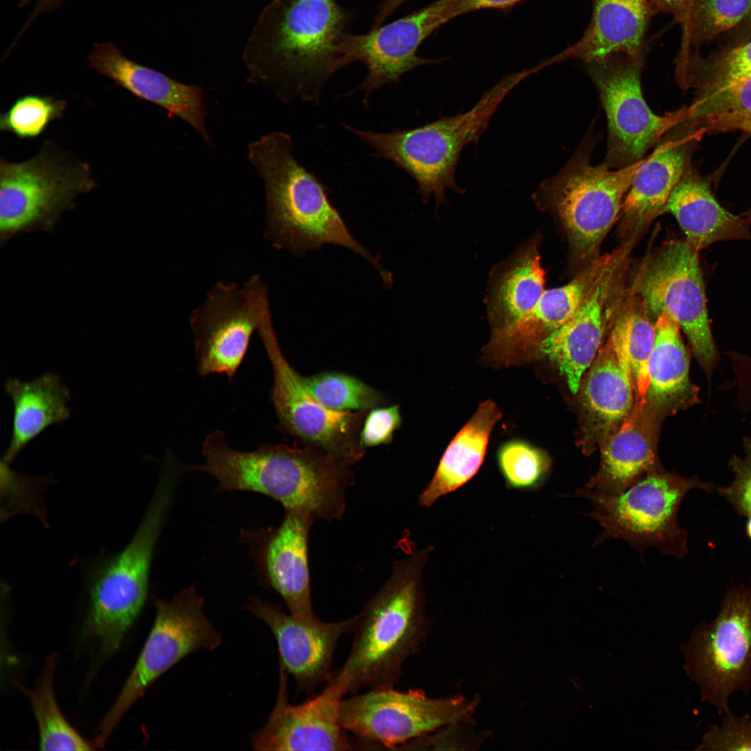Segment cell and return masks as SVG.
<instances>
[{
    "instance_id": "6da1fadb",
    "label": "cell",
    "mask_w": 751,
    "mask_h": 751,
    "mask_svg": "<svg viewBox=\"0 0 751 751\" xmlns=\"http://www.w3.org/2000/svg\"><path fill=\"white\" fill-rule=\"evenodd\" d=\"M351 17L337 0H274L244 55L249 81L284 102H318L339 70V47Z\"/></svg>"
},
{
    "instance_id": "7a4b0ae2",
    "label": "cell",
    "mask_w": 751,
    "mask_h": 751,
    "mask_svg": "<svg viewBox=\"0 0 751 751\" xmlns=\"http://www.w3.org/2000/svg\"><path fill=\"white\" fill-rule=\"evenodd\" d=\"M202 453V464L184 469L212 476L217 492L259 493L284 510L306 512L315 520H338L346 510L353 465L319 449L266 444L243 452L229 447L223 431L216 430L206 437Z\"/></svg>"
},
{
    "instance_id": "3957f363",
    "label": "cell",
    "mask_w": 751,
    "mask_h": 751,
    "mask_svg": "<svg viewBox=\"0 0 751 751\" xmlns=\"http://www.w3.org/2000/svg\"><path fill=\"white\" fill-rule=\"evenodd\" d=\"M289 134L273 131L248 145V157L264 183V236L274 247L301 257L325 244L359 254L389 285L392 277L348 230L327 188L296 160Z\"/></svg>"
},
{
    "instance_id": "277c9868",
    "label": "cell",
    "mask_w": 751,
    "mask_h": 751,
    "mask_svg": "<svg viewBox=\"0 0 751 751\" xmlns=\"http://www.w3.org/2000/svg\"><path fill=\"white\" fill-rule=\"evenodd\" d=\"M432 549L394 561L389 578L357 614L349 654L333 673L347 693L394 687L399 681L423 636V570Z\"/></svg>"
},
{
    "instance_id": "5b68a950",
    "label": "cell",
    "mask_w": 751,
    "mask_h": 751,
    "mask_svg": "<svg viewBox=\"0 0 751 751\" xmlns=\"http://www.w3.org/2000/svg\"><path fill=\"white\" fill-rule=\"evenodd\" d=\"M181 473L177 463L164 462L132 539L120 552L98 556L86 569L84 633L97 640L105 654L120 647L145 603L154 549Z\"/></svg>"
},
{
    "instance_id": "8992f818",
    "label": "cell",
    "mask_w": 751,
    "mask_h": 751,
    "mask_svg": "<svg viewBox=\"0 0 751 751\" xmlns=\"http://www.w3.org/2000/svg\"><path fill=\"white\" fill-rule=\"evenodd\" d=\"M538 67L506 76L469 111L443 116L421 127L390 132L360 130L348 124L344 127L374 150V156L389 160L408 173L416 181L423 202L433 197L437 206L444 205L447 190L460 194L465 191L455 177L464 147L478 142L508 93L540 70Z\"/></svg>"
},
{
    "instance_id": "52a82bcc",
    "label": "cell",
    "mask_w": 751,
    "mask_h": 751,
    "mask_svg": "<svg viewBox=\"0 0 751 751\" xmlns=\"http://www.w3.org/2000/svg\"><path fill=\"white\" fill-rule=\"evenodd\" d=\"M595 139L587 134L556 175L540 183L533 194L538 206L561 223L574 256H595L620 215L622 204L642 161L621 169L591 163Z\"/></svg>"
},
{
    "instance_id": "ba28073f",
    "label": "cell",
    "mask_w": 751,
    "mask_h": 751,
    "mask_svg": "<svg viewBox=\"0 0 751 751\" xmlns=\"http://www.w3.org/2000/svg\"><path fill=\"white\" fill-rule=\"evenodd\" d=\"M96 185L91 168L46 141L31 159L0 160L1 245L26 232L53 229L76 198Z\"/></svg>"
},
{
    "instance_id": "9c48e42d",
    "label": "cell",
    "mask_w": 751,
    "mask_h": 751,
    "mask_svg": "<svg viewBox=\"0 0 751 751\" xmlns=\"http://www.w3.org/2000/svg\"><path fill=\"white\" fill-rule=\"evenodd\" d=\"M204 604L194 585L181 590L170 601L154 599L152 629L117 700L97 730L95 747L105 745L125 713L165 672L194 652L212 650L220 645L221 635L205 615Z\"/></svg>"
},
{
    "instance_id": "30bf717a",
    "label": "cell",
    "mask_w": 751,
    "mask_h": 751,
    "mask_svg": "<svg viewBox=\"0 0 751 751\" xmlns=\"http://www.w3.org/2000/svg\"><path fill=\"white\" fill-rule=\"evenodd\" d=\"M694 485L691 479L654 469L618 494H599L584 487L577 490L576 495L592 504L590 516L603 528L597 541L622 539L639 551L654 547L679 556L684 535L677 513Z\"/></svg>"
},
{
    "instance_id": "8fae6325",
    "label": "cell",
    "mask_w": 751,
    "mask_h": 751,
    "mask_svg": "<svg viewBox=\"0 0 751 751\" xmlns=\"http://www.w3.org/2000/svg\"><path fill=\"white\" fill-rule=\"evenodd\" d=\"M475 702L462 696L432 698L423 691L394 687L369 689L342 700V727L353 734L356 749L399 750L412 740L469 718Z\"/></svg>"
},
{
    "instance_id": "7c38bea8",
    "label": "cell",
    "mask_w": 751,
    "mask_h": 751,
    "mask_svg": "<svg viewBox=\"0 0 751 751\" xmlns=\"http://www.w3.org/2000/svg\"><path fill=\"white\" fill-rule=\"evenodd\" d=\"M586 64L606 115L603 163L609 168L621 169L643 160L664 134L688 118L687 106L662 116L649 108L641 88L643 61L617 53Z\"/></svg>"
},
{
    "instance_id": "4fadbf2b",
    "label": "cell",
    "mask_w": 751,
    "mask_h": 751,
    "mask_svg": "<svg viewBox=\"0 0 751 751\" xmlns=\"http://www.w3.org/2000/svg\"><path fill=\"white\" fill-rule=\"evenodd\" d=\"M269 358L273 385L270 398L284 433L304 446L316 448L351 465L360 461L364 449L360 433L367 411H337L316 400L280 348L270 311L257 330Z\"/></svg>"
},
{
    "instance_id": "5bb4252c",
    "label": "cell",
    "mask_w": 751,
    "mask_h": 751,
    "mask_svg": "<svg viewBox=\"0 0 751 751\" xmlns=\"http://www.w3.org/2000/svg\"><path fill=\"white\" fill-rule=\"evenodd\" d=\"M681 649L686 675L698 685L702 700L720 715L729 711V696L751 689V592L729 593L717 617L696 626Z\"/></svg>"
},
{
    "instance_id": "9a60e30c",
    "label": "cell",
    "mask_w": 751,
    "mask_h": 751,
    "mask_svg": "<svg viewBox=\"0 0 751 751\" xmlns=\"http://www.w3.org/2000/svg\"><path fill=\"white\" fill-rule=\"evenodd\" d=\"M698 252L686 240L668 243L646 264L636 291L650 317L666 313L678 323L710 385L718 354Z\"/></svg>"
},
{
    "instance_id": "2e32d148",
    "label": "cell",
    "mask_w": 751,
    "mask_h": 751,
    "mask_svg": "<svg viewBox=\"0 0 751 751\" xmlns=\"http://www.w3.org/2000/svg\"><path fill=\"white\" fill-rule=\"evenodd\" d=\"M269 309L267 284L259 275L241 286L218 281L189 318L198 373L225 374L232 380Z\"/></svg>"
},
{
    "instance_id": "e0dca14e",
    "label": "cell",
    "mask_w": 751,
    "mask_h": 751,
    "mask_svg": "<svg viewBox=\"0 0 751 751\" xmlns=\"http://www.w3.org/2000/svg\"><path fill=\"white\" fill-rule=\"evenodd\" d=\"M453 0H435L382 26L364 34L347 33L339 47V68L360 62L367 68L364 80L349 94L364 92L367 105L370 96L382 86L396 83L405 73L421 65L439 64L442 59H429L417 55L422 42L445 23L443 13Z\"/></svg>"
},
{
    "instance_id": "ac0fdd59",
    "label": "cell",
    "mask_w": 751,
    "mask_h": 751,
    "mask_svg": "<svg viewBox=\"0 0 751 751\" xmlns=\"http://www.w3.org/2000/svg\"><path fill=\"white\" fill-rule=\"evenodd\" d=\"M314 521L306 512L284 510L277 526L243 528L239 533L253 560L258 582L276 592L290 614L307 622L320 620L313 609L308 556Z\"/></svg>"
},
{
    "instance_id": "d6986e66",
    "label": "cell",
    "mask_w": 751,
    "mask_h": 751,
    "mask_svg": "<svg viewBox=\"0 0 751 751\" xmlns=\"http://www.w3.org/2000/svg\"><path fill=\"white\" fill-rule=\"evenodd\" d=\"M287 672L279 666V683L273 709L265 725L251 736L255 750H355L354 740L342 727L339 706L347 693L333 677L318 695L292 705L287 697Z\"/></svg>"
},
{
    "instance_id": "ffe728a7",
    "label": "cell",
    "mask_w": 751,
    "mask_h": 751,
    "mask_svg": "<svg viewBox=\"0 0 751 751\" xmlns=\"http://www.w3.org/2000/svg\"><path fill=\"white\" fill-rule=\"evenodd\" d=\"M245 608L272 631L279 652V666L291 675L298 693L309 697L333 675L334 654L339 639L353 633L357 615L338 622L300 620L268 600L250 596Z\"/></svg>"
},
{
    "instance_id": "44dd1931",
    "label": "cell",
    "mask_w": 751,
    "mask_h": 751,
    "mask_svg": "<svg viewBox=\"0 0 751 751\" xmlns=\"http://www.w3.org/2000/svg\"><path fill=\"white\" fill-rule=\"evenodd\" d=\"M629 245L613 252L576 313L540 344L539 353L555 362L572 394L601 348L604 330L615 316V300L620 273Z\"/></svg>"
},
{
    "instance_id": "7402d4cb",
    "label": "cell",
    "mask_w": 751,
    "mask_h": 751,
    "mask_svg": "<svg viewBox=\"0 0 751 751\" xmlns=\"http://www.w3.org/2000/svg\"><path fill=\"white\" fill-rule=\"evenodd\" d=\"M613 255L595 259L567 284L545 290L519 321L492 332L486 355L492 362L508 365L526 362L539 353L541 342L576 313Z\"/></svg>"
},
{
    "instance_id": "603a6c76",
    "label": "cell",
    "mask_w": 751,
    "mask_h": 751,
    "mask_svg": "<svg viewBox=\"0 0 751 751\" xmlns=\"http://www.w3.org/2000/svg\"><path fill=\"white\" fill-rule=\"evenodd\" d=\"M91 68L109 78L136 98L151 102L191 125L206 145L212 139L206 127L207 116L201 87L186 84L123 55L112 42L98 43L88 56Z\"/></svg>"
},
{
    "instance_id": "cb8c5ba5",
    "label": "cell",
    "mask_w": 751,
    "mask_h": 751,
    "mask_svg": "<svg viewBox=\"0 0 751 751\" xmlns=\"http://www.w3.org/2000/svg\"><path fill=\"white\" fill-rule=\"evenodd\" d=\"M700 136L684 120L664 134L652 153L642 161L620 213L623 227L629 234H635L664 212Z\"/></svg>"
},
{
    "instance_id": "d4e9b609",
    "label": "cell",
    "mask_w": 751,
    "mask_h": 751,
    "mask_svg": "<svg viewBox=\"0 0 751 751\" xmlns=\"http://www.w3.org/2000/svg\"><path fill=\"white\" fill-rule=\"evenodd\" d=\"M579 389L588 430L595 436L606 438L631 412L635 398L628 356L615 323L584 373Z\"/></svg>"
},
{
    "instance_id": "484cf974",
    "label": "cell",
    "mask_w": 751,
    "mask_h": 751,
    "mask_svg": "<svg viewBox=\"0 0 751 751\" xmlns=\"http://www.w3.org/2000/svg\"><path fill=\"white\" fill-rule=\"evenodd\" d=\"M652 13L647 0H593L592 18L583 36L549 60L551 64L572 58L588 63L622 53L643 61Z\"/></svg>"
},
{
    "instance_id": "4316f807",
    "label": "cell",
    "mask_w": 751,
    "mask_h": 751,
    "mask_svg": "<svg viewBox=\"0 0 751 751\" xmlns=\"http://www.w3.org/2000/svg\"><path fill=\"white\" fill-rule=\"evenodd\" d=\"M647 409L633 410L601 445L599 471L586 485L597 493L618 494L656 469L654 423Z\"/></svg>"
},
{
    "instance_id": "83f0119b",
    "label": "cell",
    "mask_w": 751,
    "mask_h": 751,
    "mask_svg": "<svg viewBox=\"0 0 751 751\" xmlns=\"http://www.w3.org/2000/svg\"><path fill=\"white\" fill-rule=\"evenodd\" d=\"M671 213L686 241L697 251L722 241L751 239L750 223L723 208L706 179L690 163L664 208Z\"/></svg>"
},
{
    "instance_id": "f1b7e54d",
    "label": "cell",
    "mask_w": 751,
    "mask_h": 751,
    "mask_svg": "<svg viewBox=\"0 0 751 751\" xmlns=\"http://www.w3.org/2000/svg\"><path fill=\"white\" fill-rule=\"evenodd\" d=\"M5 390L13 404V417L10 441L1 463L10 466L31 441L70 417L71 396L61 378L51 372L29 381L9 378Z\"/></svg>"
},
{
    "instance_id": "f546056e",
    "label": "cell",
    "mask_w": 751,
    "mask_h": 751,
    "mask_svg": "<svg viewBox=\"0 0 751 751\" xmlns=\"http://www.w3.org/2000/svg\"><path fill=\"white\" fill-rule=\"evenodd\" d=\"M544 286L538 245L531 239L492 273L486 302L492 332L505 329L526 316L543 294Z\"/></svg>"
},
{
    "instance_id": "4dcf8cb0",
    "label": "cell",
    "mask_w": 751,
    "mask_h": 751,
    "mask_svg": "<svg viewBox=\"0 0 751 751\" xmlns=\"http://www.w3.org/2000/svg\"><path fill=\"white\" fill-rule=\"evenodd\" d=\"M501 414L492 401L481 403L472 417L452 439L426 487L419 506L431 507L439 498L468 483L481 467L490 434Z\"/></svg>"
},
{
    "instance_id": "1f68e13d",
    "label": "cell",
    "mask_w": 751,
    "mask_h": 751,
    "mask_svg": "<svg viewBox=\"0 0 751 751\" xmlns=\"http://www.w3.org/2000/svg\"><path fill=\"white\" fill-rule=\"evenodd\" d=\"M654 326L647 403L674 412L696 404L698 389L689 377V354L678 323L662 313Z\"/></svg>"
},
{
    "instance_id": "d6a6232c",
    "label": "cell",
    "mask_w": 751,
    "mask_h": 751,
    "mask_svg": "<svg viewBox=\"0 0 751 751\" xmlns=\"http://www.w3.org/2000/svg\"><path fill=\"white\" fill-rule=\"evenodd\" d=\"M679 85L696 90L720 87L751 76V39L702 56L697 51L677 57Z\"/></svg>"
},
{
    "instance_id": "836d02e7",
    "label": "cell",
    "mask_w": 751,
    "mask_h": 751,
    "mask_svg": "<svg viewBox=\"0 0 751 751\" xmlns=\"http://www.w3.org/2000/svg\"><path fill=\"white\" fill-rule=\"evenodd\" d=\"M56 659L55 654L47 659L35 688L27 689L17 685L32 706L38 726L40 750H92L93 745L69 724L57 704L53 688Z\"/></svg>"
},
{
    "instance_id": "e575fe53",
    "label": "cell",
    "mask_w": 751,
    "mask_h": 751,
    "mask_svg": "<svg viewBox=\"0 0 751 751\" xmlns=\"http://www.w3.org/2000/svg\"><path fill=\"white\" fill-rule=\"evenodd\" d=\"M614 322L620 327L626 346L634 391L633 408L642 410L647 403L654 323L639 296L627 300L618 308Z\"/></svg>"
},
{
    "instance_id": "d590c367",
    "label": "cell",
    "mask_w": 751,
    "mask_h": 751,
    "mask_svg": "<svg viewBox=\"0 0 751 751\" xmlns=\"http://www.w3.org/2000/svg\"><path fill=\"white\" fill-rule=\"evenodd\" d=\"M751 10V0H691L677 21L682 30L679 56L737 28Z\"/></svg>"
},
{
    "instance_id": "8d00e7d4",
    "label": "cell",
    "mask_w": 751,
    "mask_h": 751,
    "mask_svg": "<svg viewBox=\"0 0 751 751\" xmlns=\"http://www.w3.org/2000/svg\"><path fill=\"white\" fill-rule=\"evenodd\" d=\"M307 391L321 404L337 411H368L387 403L380 391L348 373L327 371L302 376Z\"/></svg>"
},
{
    "instance_id": "74e56055",
    "label": "cell",
    "mask_w": 751,
    "mask_h": 751,
    "mask_svg": "<svg viewBox=\"0 0 751 751\" xmlns=\"http://www.w3.org/2000/svg\"><path fill=\"white\" fill-rule=\"evenodd\" d=\"M67 102L49 95L28 94L17 98L0 116V129L20 139L42 135L54 120L60 118Z\"/></svg>"
},
{
    "instance_id": "f35d334b",
    "label": "cell",
    "mask_w": 751,
    "mask_h": 751,
    "mask_svg": "<svg viewBox=\"0 0 751 751\" xmlns=\"http://www.w3.org/2000/svg\"><path fill=\"white\" fill-rule=\"evenodd\" d=\"M496 460L507 487L515 490H536L543 484L549 468L545 454L522 440L501 446Z\"/></svg>"
},
{
    "instance_id": "ab89813d",
    "label": "cell",
    "mask_w": 751,
    "mask_h": 751,
    "mask_svg": "<svg viewBox=\"0 0 751 751\" xmlns=\"http://www.w3.org/2000/svg\"><path fill=\"white\" fill-rule=\"evenodd\" d=\"M687 107L686 121L693 129L707 120L751 112V76L697 90L695 98Z\"/></svg>"
},
{
    "instance_id": "60d3db41",
    "label": "cell",
    "mask_w": 751,
    "mask_h": 751,
    "mask_svg": "<svg viewBox=\"0 0 751 751\" xmlns=\"http://www.w3.org/2000/svg\"><path fill=\"white\" fill-rule=\"evenodd\" d=\"M721 716L720 723L709 727L696 750H751V711L736 716L729 711Z\"/></svg>"
},
{
    "instance_id": "b9f144b4",
    "label": "cell",
    "mask_w": 751,
    "mask_h": 751,
    "mask_svg": "<svg viewBox=\"0 0 751 751\" xmlns=\"http://www.w3.org/2000/svg\"><path fill=\"white\" fill-rule=\"evenodd\" d=\"M401 423L398 405H380L368 410L360 433L361 446L365 449L390 443Z\"/></svg>"
},
{
    "instance_id": "7bdbcfd3",
    "label": "cell",
    "mask_w": 751,
    "mask_h": 751,
    "mask_svg": "<svg viewBox=\"0 0 751 751\" xmlns=\"http://www.w3.org/2000/svg\"><path fill=\"white\" fill-rule=\"evenodd\" d=\"M745 456H734L731 461L735 474V481L731 491L734 500L747 513L751 514V439L744 441Z\"/></svg>"
},
{
    "instance_id": "ee69618b",
    "label": "cell",
    "mask_w": 751,
    "mask_h": 751,
    "mask_svg": "<svg viewBox=\"0 0 751 751\" xmlns=\"http://www.w3.org/2000/svg\"><path fill=\"white\" fill-rule=\"evenodd\" d=\"M695 129L702 134L711 131H739L751 135V112L707 120Z\"/></svg>"
},
{
    "instance_id": "f6af8a7d",
    "label": "cell",
    "mask_w": 751,
    "mask_h": 751,
    "mask_svg": "<svg viewBox=\"0 0 751 751\" xmlns=\"http://www.w3.org/2000/svg\"><path fill=\"white\" fill-rule=\"evenodd\" d=\"M522 0H453L443 13L446 22L465 13L485 8H506Z\"/></svg>"
},
{
    "instance_id": "bcb514c9",
    "label": "cell",
    "mask_w": 751,
    "mask_h": 751,
    "mask_svg": "<svg viewBox=\"0 0 751 751\" xmlns=\"http://www.w3.org/2000/svg\"><path fill=\"white\" fill-rule=\"evenodd\" d=\"M652 12L671 13L677 21L691 0H647Z\"/></svg>"
},
{
    "instance_id": "7dc6e473",
    "label": "cell",
    "mask_w": 751,
    "mask_h": 751,
    "mask_svg": "<svg viewBox=\"0 0 751 751\" xmlns=\"http://www.w3.org/2000/svg\"><path fill=\"white\" fill-rule=\"evenodd\" d=\"M407 1L408 0H382L376 15L373 28L381 26L394 11Z\"/></svg>"
},
{
    "instance_id": "c3c4849f",
    "label": "cell",
    "mask_w": 751,
    "mask_h": 751,
    "mask_svg": "<svg viewBox=\"0 0 751 751\" xmlns=\"http://www.w3.org/2000/svg\"><path fill=\"white\" fill-rule=\"evenodd\" d=\"M740 30L742 40L751 39V10L746 19L737 27Z\"/></svg>"
},
{
    "instance_id": "681fc988",
    "label": "cell",
    "mask_w": 751,
    "mask_h": 751,
    "mask_svg": "<svg viewBox=\"0 0 751 751\" xmlns=\"http://www.w3.org/2000/svg\"><path fill=\"white\" fill-rule=\"evenodd\" d=\"M746 380H747V385H748V390H749V392H750V394L751 395V358L750 359V360L748 362V364L747 373H746Z\"/></svg>"
},
{
    "instance_id": "f907efd6",
    "label": "cell",
    "mask_w": 751,
    "mask_h": 751,
    "mask_svg": "<svg viewBox=\"0 0 751 751\" xmlns=\"http://www.w3.org/2000/svg\"><path fill=\"white\" fill-rule=\"evenodd\" d=\"M741 216H743V218H745L750 223H751V207L746 211L743 213Z\"/></svg>"
},
{
    "instance_id": "816d5d0a",
    "label": "cell",
    "mask_w": 751,
    "mask_h": 751,
    "mask_svg": "<svg viewBox=\"0 0 751 751\" xmlns=\"http://www.w3.org/2000/svg\"><path fill=\"white\" fill-rule=\"evenodd\" d=\"M748 533H749V534H750V535L751 537V518H750V521L748 522Z\"/></svg>"
},
{
    "instance_id": "f5cc1de1",
    "label": "cell",
    "mask_w": 751,
    "mask_h": 751,
    "mask_svg": "<svg viewBox=\"0 0 751 751\" xmlns=\"http://www.w3.org/2000/svg\"><path fill=\"white\" fill-rule=\"evenodd\" d=\"M46 1H47L49 2H51V3H58V2L61 1V0H46Z\"/></svg>"
}]
</instances>
